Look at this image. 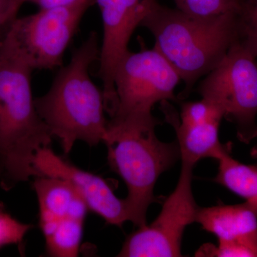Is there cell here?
I'll return each mask as SVG.
<instances>
[{
    "label": "cell",
    "instance_id": "obj_12",
    "mask_svg": "<svg viewBox=\"0 0 257 257\" xmlns=\"http://www.w3.org/2000/svg\"><path fill=\"white\" fill-rule=\"evenodd\" d=\"M196 222L218 241H257V210L246 202L199 208Z\"/></svg>",
    "mask_w": 257,
    "mask_h": 257
},
{
    "label": "cell",
    "instance_id": "obj_24",
    "mask_svg": "<svg viewBox=\"0 0 257 257\" xmlns=\"http://www.w3.org/2000/svg\"><path fill=\"white\" fill-rule=\"evenodd\" d=\"M252 156L254 157L255 158H257V152L256 153L252 154Z\"/></svg>",
    "mask_w": 257,
    "mask_h": 257
},
{
    "label": "cell",
    "instance_id": "obj_14",
    "mask_svg": "<svg viewBox=\"0 0 257 257\" xmlns=\"http://www.w3.org/2000/svg\"><path fill=\"white\" fill-rule=\"evenodd\" d=\"M218 172L214 180L245 199L257 210V167L234 160L229 150L218 157Z\"/></svg>",
    "mask_w": 257,
    "mask_h": 257
},
{
    "label": "cell",
    "instance_id": "obj_17",
    "mask_svg": "<svg viewBox=\"0 0 257 257\" xmlns=\"http://www.w3.org/2000/svg\"><path fill=\"white\" fill-rule=\"evenodd\" d=\"M197 256L257 257V241H219L217 246L206 243L199 248Z\"/></svg>",
    "mask_w": 257,
    "mask_h": 257
},
{
    "label": "cell",
    "instance_id": "obj_2",
    "mask_svg": "<svg viewBox=\"0 0 257 257\" xmlns=\"http://www.w3.org/2000/svg\"><path fill=\"white\" fill-rule=\"evenodd\" d=\"M243 13L197 18L159 3L144 20L141 27L153 35L154 47L184 83L180 94L182 98L188 96L196 83L220 63L239 40Z\"/></svg>",
    "mask_w": 257,
    "mask_h": 257
},
{
    "label": "cell",
    "instance_id": "obj_6",
    "mask_svg": "<svg viewBox=\"0 0 257 257\" xmlns=\"http://www.w3.org/2000/svg\"><path fill=\"white\" fill-rule=\"evenodd\" d=\"M89 5L40 9L35 14L15 18L0 27V48L35 70L61 67Z\"/></svg>",
    "mask_w": 257,
    "mask_h": 257
},
{
    "label": "cell",
    "instance_id": "obj_20",
    "mask_svg": "<svg viewBox=\"0 0 257 257\" xmlns=\"http://www.w3.org/2000/svg\"><path fill=\"white\" fill-rule=\"evenodd\" d=\"M25 3H33L40 9H52L84 5L92 6L94 4V0H13L10 10V18H14L16 17L20 7Z\"/></svg>",
    "mask_w": 257,
    "mask_h": 257
},
{
    "label": "cell",
    "instance_id": "obj_13",
    "mask_svg": "<svg viewBox=\"0 0 257 257\" xmlns=\"http://www.w3.org/2000/svg\"><path fill=\"white\" fill-rule=\"evenodd\" d=\"M168 116L177 133L182 163L194 166L202 159L216 160L223 152L229 150L219 141V126L222 119H214L198 124L184 125Z\"/></svg>",
    "mask_w": 257,
    "mask_h": 257
},
{
    "label": "cell",
    "instance_id": "obj_3",
    "mask_svg": "<svg viewBox=\"0 0 257 257\" xmlns=\"http://www.w3.org/2000/svg\"><path fill=\"white\" fill-rule=\"evenodd\" d=\"M32 72L0 49V187L5 191L40 176L34 160L53 138L35 106Z\"/></svg>",
    "mask_w": 257,
    "mask_h": 257
},
{
    "label": "cell",
    "instance_id": "obj_22",
    "mask_svg": "<svg viewBox=\"0 0 257 257\" xmlns=\"http://www.w3.org/2000/svg\"><path fill=\"white\" fill-rule=\"evenodd\" d=\"M246 4L257 10V0H250L249 3H246Z\"/></svg>",
    "mask_w": 257,
    "mask_h": 257
},
{
    "label": "cell",
    "instance_id": "obj_15",
    "mask_svg": "<svg viewBox=\"0 0 257 257\" xmlns=\"http://www.w3.org/2000/svg\"><path fill=\"white\" fill-rule=\"evenodd\" d=\"M84 220L77 216L62 219L53 231L45 237L47 254L55 257L78 256Z\"/></svg>",
    "mask_w": 257,
    "mask_h": 257
},
{
    "label": "cell",
    "instance_id": "obj_23",
    "mask_svg": "<svg viewBox=\"0 0 257 257\" xmlns=\"http://www.w3.org/2000/svg\"><path fill=\"white\" fill-rule=\"evenodd\" d=\"M256 152H257V147H255V148L253 149V150H252V152H251V154L256 153Z\"/></svg>",
    "mask_w": 257,
    "mask_h": 257
},
{
    "label": "cell",
    "instance_id": "obj_5",
    "mask_svg": "<svg viewBox=\"0 0 257 257\" xmlns=\"http://www.w3.org/2000/svg\"><path fill=\"white\" fill-rule=\"evenodd\" d=\"M181 81L177 71L155 47L128 50L115 70L116 101L108 126L159 124L152 108L157 103L175 100Z\"/></svg>",
    "mask_w": 257,
    "mask_h": 257
},
{
    "label": "cell",
    "instance_id": "obj_9",
    "mask_svg": "<svg viewBox=\"0 0 257 257\" xmlns=\"http://www.w3.org/2000/svg\"><path fill=\"white\" fill-rule=\"evenodd\" d=\"M100 10L103 36L98 77L102 82L106 113L114 107L116 66L128 51L134 32L159 4V0H94Z\"/></svg>",
    "mask_w": 257,
    "mask_h": 257
},
{
    "label": "cell",
    "instance_id": "obj_11",
    "mask_svg": "<svg viewBox=\"0 0 257 257\" xmlns=\"http://www.w3.org/2000/svg\"><path fill=\"white\" fill-rule=\"evenodd\" d=\"M33 188L39 204V225L44 236L68 216L86 219L87 204L75 188L67 181L48 177H35Z\"/></svg>",
    "mask_w": 257,
    "mask_h": 257
},
{
    "label": "cell",
    "instance_id": "obj_19",
    "mask_svg": "<svg viewBox=\"0 0 257 257\" xmlns=\"http://www.w3.org/2000/svg\"><path fill=\"white\" fill-rule=\"evenodd\" d=\"M240 40L257 58V10L247 4L241 15Z\"/></svg>",
    "mask_w": 257,
    "mask_h": 257
},
{
    "label": "cell",
    "instance_id": "obj_16",
    "mask_svg": "<svg viewBox=\"0 0 257 257\" xmlns=\"http://www.w3.org/2000/svg\"><path fill=\"white\" fill-rule=\"evenodd\" d=\"M176 8L185 14L210 18L229 13H242L246 3L242 0H173Z\"/></svg>",
    "mask_w": 257,
    "mask_h": 257
},
{
    "label": "cell",
    "instance_id": "obj_10",
    "mask_svg": "<svg viewBox=\"0 0 257 257\" xmlns=\"http://www.w3.org/2000/svg\"><path fill=\"white\" fill-rule=\"evenodd\" d=\"M34 167L40 176L57 177L67 181L75 188L89 210L107 224L121 226L130 221L124 199L115 195L106 179L79 168L59 156L50 147L37 152Z\"/></svg>",
    "mask_w": 257,
    "mask_h": 257
},
{
    "label": "cell",
    "instance_id": "obj_7",
    "mask_svg": "<svg viewBox=\"0 0 257 257\" xmlns=\"http://www.w3.org/2000/svg\"><path fill=\"white\" fill-rule=\"evenodd\" d=\"M198 92L236 125L240 141L257 137L256 57L238 40L220 63L203 78Z\"/></svg>",
    "mask_w": 257,
    "mask_h": 257
},
{
    "label": "cell",
    "instance_id": "obj_8",
    "mask_svg": "<svg viewBox=\"0 0 257 257\" xmlns=\"http://www.w3.org/2000/svg\"><path fill=\"white\" fill-rule=\"evenodd\" d=\"M194 166L182 163L175 190L164 202L160 214L151 224L130 234L117 256H182L181 246L186 228L196 222L199 207L192 189Z\"/></svg>",
    "mask_w": 257,
    "mask_h": 257
},
{
    "label": "cell",
    "instance_id": "obj_18",
    "mask_svg": "<svg viewBox=\"0 0 257 257\" xmlns=\"http://www.w3.org/2000/svg\"><path fill=\"white\" fill-rule=\"evenodd\" d=\"M33 227L13 217L0 203V248L7 245L18 244Z\"/></svg>",
    "mask_w": 257,
    "mask_h": 257
},
{
    "label": "cell",
    "instance_id": "obj_1",
    "mask_svg": "<svg viewBox=\"0 0 257 257\" xmlns=\"http://www.w3.org/2000/svg\"><path fill=\"white\" fill-rule=\"evenodd\" d=\"M99 53V37L91 32L69 63L61 67L50 89L35 99L37 112L52 136L60 140L66 155L77 142L96 146L107 138L104 92L89 75Z\"/></svg>",
    "mask_w": 257,
    "mask_h": 257
},
{
    "label": "cell",
    "instance_id": "obj_4",
    "mask_svg": "<svg viewBox=\"0 0 257 257\" xmlns=\"http://www.w3.org/2000/svg\"><path fill=\"white\" fill-rule=\"evenodd\" d=\"M157 125L108 126L104 142L109 167L127 187L124 200L130 221L138 227L147 224L159 177L180 158L177 142L166 143L157 138Z\"/></svg>",
    "mask_w": 257,
    "mask_h": 257
},
{
    "label": "cell",
    "instance_id": "obj_21",
    "mask_svg": "<svg viewBox=\"0 0 257 257\" xmlns=\"http://www.w3.org/2000/svg\"><path fill=\"white\" fill-rule=\"evenodd\" d=\"M13 0H0V27L10 21Z\"/></svg>",
    "mask_w": 257,
    "mask_h": 257
}]
</instances>
